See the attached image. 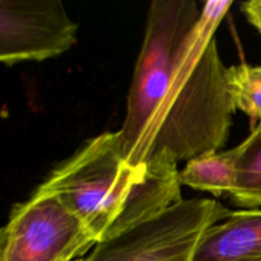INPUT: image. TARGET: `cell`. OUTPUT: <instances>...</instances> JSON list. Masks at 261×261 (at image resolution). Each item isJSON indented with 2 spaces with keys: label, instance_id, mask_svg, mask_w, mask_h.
Listing matches in <instances>:
<instances>
[{
  "label": "cell",
  "instance_id": "cell-3",
  "mask_svg": "<svg viewBox=\"0 0 261 261\" xmlns=\"http://www.w3.org/2000/svg\"><path fill=\"white\" fill-rule=\"evenodd\" d=\"M229 214L214 199H184L157 218L98 242L76 261H193L204 233Z\"/></svg>",
  "mask_w": 261,
  "mask_h": 261
},
{
  "label": "cell",
  "instance_id": "cell-4",
  "mask_svg": "<svg viewBox=\"0 0 261 261\" xmlns=\"http://www.w3.org/2000/svg\"><path fill=\"white\" fill-rule=\"evenodd\" d=\"M96 244L60 199L36 189L12 209L2 228L0 261H76Z\"/></svg>",
  "mask_w": 261,
  "mask_h": 261
},
{
  "label": "cell",
  "instance_id": "cell-7",
  "mask_svg": "<svg viewBox=\"0 0 261 261\" xmlns=\"http://www.w3.org/2000/svg\"><path fill=\"white\" fill-rule=\"evenodd\" d=\"M234 182V149L208 152L188 161L180 171L181 186L221 198L229 196Z\"/></svg>",
  "mask_w": 261,
  "mask_h": 261
},
{
  "label": "cell",
  "instance_id": "cell-9",
  "mask_svg": "<svg viewBox=\"0 0 261 261\" xmlns=\"http://www.w3.org/2000/svg\"><path fill=\"white\" fill-rule=\"evenodd\" d=\"M229 96L236 110L261 124V65L229 66L226 74Z\"/></svg>",
  "mask_w": 261,
  "mask_h": 261
},
{
  "label": "cell",
  "instance_id": "cell-6",
  "mask_svg": "<svg viewBox=\"0 0 261 261\" xmlns=\"http://www.w3.org/2000/svg\"><path fill=\"white\" fill-rule=\"evenodd\" d=\"M193 261H261V211L231 212L204 233Z\"/></svg>",
  "mask_w": 261,
  "mask_h": 261
},
{
  "label": "cell",
  "instance_id": "cell-10",
  "mask_svg": "<svg viewBox=\"0 0 261 261\" xmlns=\"http://www.w3.org/2000/svg\"><path fill=\"white\" fill-rule=\"evenodd\" d=\"M241 12L247 18L250 24L254 25L261 35V0H250L242 3Z\"/></svg>",
  "mask_w": 261,
  "mask_h": 261
},
{
  "label": "cell",
  "instance_id": "cell-5",
  "mask_svg": "<svg viewBox=\"0 0 261 261\" xmlns=\"http://www.w3.org/2000/svg\"><path fill=\"white\" fill-rule=\"evenodd\" d=\"M78 24L59 0H0V61H43L70 50Z\"/></svg>",
  "mask_w": 261,
  "mask_h": 261
},
{
  "label": "cell",
  "instance_id": "cell-8",
  "mask_svg": "<svg viewBox=\"0 0 261 261\" xmlns=\"http://www.w3.org/2000/svg\"><path fill=\"white\" fill-rule=\"evenodd\" d=\"M234 149V182L229 199L245 209L261 206V124Z\"/></svg>",
  "mask_w": 261,
  "mask_h": 261
},
{
  "label": "cell",
  "instance_id": "cell-1",
  "mask_svg": "<svg viewBox=\"0 0 261 261\" xmlns=\"http://www.w3.org/2000/svg\"><path fill=\"white\" fill-rule=\"evenodd\" d=\"M232 2L153 0L117 130L133 165L170 155L177 162L218 152L236 107L216 32Z\"/></svg>",
  "mask_w": 261,
  "mask_h": 261
},
{
  "label": "cell",
  "instance_id": "cell-2",
  "mask_svg": "<svg viewBox=\"0 0 261 261\" xmlns=\"http://www.w3.org/2000/svg\"><path fill=\"white\" fill-rule=\"evenodd\" d=\"M177 161L162 155L133 165L119 133L87 140L37 188L60 199L96 242L116 239L182 201Z\"/></svg>",
  "mask_w": 261,
  "mask_h": 261
}]
</instances>
